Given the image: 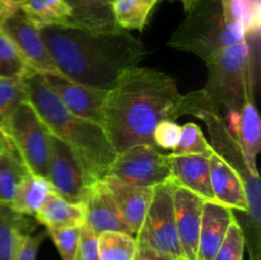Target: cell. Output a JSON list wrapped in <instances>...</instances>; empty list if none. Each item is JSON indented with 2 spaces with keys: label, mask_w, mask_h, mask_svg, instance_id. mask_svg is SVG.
I'll list each match as a JSON object with an SVG mask.
<instances>
[{
  "label": "cell",
  "mask_w": 261,
  "mask_h": 260,
  "mask_svg": "<svg viewBox=\"0 0 261 260\" xmlns=\"http://www.w3.org/2000/svg\"><path fill=\"white\" fill-rule=\"evenodd\" d=\"M70 7L69 27L89 32H119L112 4L106 0H65Z\"/></svg>",
  "instance_id": "d6986e66"
},
{
  "label": "cell",
  "mask_w": 261,
  "mask_h": 260,
  "mask_svg": "<svg viewBox=\"0 0 261 260\" xmlns=\"http://www.w3.org/2000/svg\"><path fill=\"white\" fill-rule=\"evenodd\" d=\"M30 173L22 155L9 139V144L0 154V204L12 205L18 189Z\"/></svg>",
  "instance_id": "7402d4cb"
},
{
  "label": "cell",
  "mask_w": 261,
  "mask_h": 260,
  "mask_svg": "<svg viewBox=\"0 0 261 260\" xmlns=\"http://www.w3.org/2000/svg\"><path fill=\"white\" fill-rule=\"evenodd\" d=\"M35 219L47 229L82 227L86 221V208L83 203H71L53 191Z\"/></svg>",
  "instance_id": "44dd1931"
},
{
  "label": "cell",
  "mask_w": 261,
  "mask_h": 260,
  "mask_svg": "<svg viewBox=\"0 0 261 260\" xmlns=\"http://www.w3.org/2000/svg\"><path fill=\"white\" fill-rule=\"evenodd\" d=\"M175 186V181H167L153 188L149 208L135 239L172 260H185L176 229Z\"/></svg>",
  "instance_id": "ba28073f"
},
{
  "label": "cell",
  "mask_w": 261,
  "mask_h": 260,
  "mask_svg": "<svg viewBox=\"0 0 261 260\" xmlns=\"http://www.w3.org/2000/svg\"><path fill=\"white\" fill-rule=\"evenodd\" d=\"M241 119H242L241 110H226V119H223L224 124H226L228 132L231 133L236 139L239 138V134H240Z\"/></svg>",
  "instance_id": "d590c367"
},
{
  "label": "cell",
  "mask_w": 261,
  "mask_h": 260,
  "mask_svg": "<svg viewBox=\"0 0 261 260\" xmlns=\"http://www.w3.org/2000/svg\"><path fill=\"white\" fill-rule=\"evenodd\" d=\"M47 180L55 194L71 203H83L93 178L87 173L73 148L51 134V157Z\"/></svg>",
  "instance_id": "30bf717a"
},
{
  "label": "cell",
  "mask_w": 261,
  "mask_h": 260,
  "mask_svg": "<svg viewBox=\"0 0 261 260\" xmlns=\"http://www.w3.org/2000/svg\"><path fill=\"white\" fill-rule=\"evenodd\" d=\"M242 2H247V0H242Z\"/></svg>",
  "instance_id": "7bdbcfd3"
},
{
  "label": "cell",
  "mask_w": 261,
  "mask_h": 260,
  "mask_svg": "<svg viewBox=\"0 0 261 260\" xmlns=\"http://www.w3.org/2000/svg\"><path fill=\"white\" fill-rule=\"evenodd\" d=\"M205 63L208 82L204 91L218 109L242 110L250 98H254V79L246 40L219 51Z\"/></svg>",
  "instance_id": "8992f818"
},
{
  "label": "cell",
  "mask_w": 261,
  "mask_h": 260,
  "mask_svg": "<svg viewBox=\"0 0 261 260\" xmlns=\"http://www.w3.org/2000/svg\"><path fill=\"white\" fill-rule=\"evenodd\" d=\"M78 260H101L97 246V236L87 224H83L81 229Z\"/></svg>",
  "instance_id": "836d02e7"
},
{
  "label": "cell",
  "mask_w": 261,
  "mask_h": 260,
  "mask_svg": "<svg viewBox=\"0 0 261 260\" xmlns=\"http://www.w3.org/2000/svg\"><path fill=\"white\" fill-rule=\"evenodd\" d=\"M51 193L53 188L47 178L30 173L18 189L12 206L19 213L35 218Z\"/></svg>",
  "instance_id": "cb8c5ba5"
},
{
  "label": "cell",
  "mask_w": 261,
  "mask_h": 260,
  "mask_svg": "<svg viewBox=\"0 0 261 260\" xmlns=\"http://www.w3.org/2000/svg\"><path fill=\"white\" fill-rule=\"evenodd\" d=\"M242 119L237 142L240 143L246 163L252 170H257L256 157L260 150L261 126L260 116L254 98H250L241 110Z\"/></svg>",
  "instance_id": "d4e9b609"
},
{
  "label": "cell",
  "mask_w": 261,
  "mask_h": 260,
  "mask_svg": "<svg viewBox=\"0 0 261 260\" xmlns=\"http://www.w3.org/2000/svg\"><path fill=\"white\" fill-rule=\"evenodd\" d=\"M22 82L27 102L51 134L73 148L93 180H102L117 154L103 127L71 114L47 86L42 74L30 70Z\"/></svg>",
  "instance_id": "3957f363"
},
{
  "label": "cell",
  "mask_w": 261,
  "mask_h": 260,
  "mask_svg": "<svg viewBox=\"0 0 261 260\" xmlns=\"http://www.w3.org/2000/svg\"><path fill=\"white\" fill-rule=\"evenodd\" d=\"M27 101L22 79L0 78V129L13 110Z\"/></svg>",
  "instance_id": "f546056e"
},
{
  "label": "cell",
  "mask_w": 261,
  "mask_h": 260,
  "mask_svg": "<svg viewBox=\"0 0 261 260\" xmlns=\"http://www.w3.org/2000/svg\"><path fill=\"white\" fill-rule=\"evenodd\" d=\"M82 227L48 228L47 233L53 239L63 260H78Z\"/></svg>",
  "instance_id": "4dcf8cb0"
},
{
  "label": "cell",
  "mask_w": 261,
  "mask_h": 260,
  "mask_svg": "<svg viewBox=\"0 0 261 260\" xmlns=\"http://www.w3.org/2000/svg\"><path fill=\"white\" fill-rule=\"evenodd\" d=\"M30 70L13 41L0 28V78L22 79Z\"/></svg>",
  "instance_id": "83f0119b"
},
{
  "label": "cell",
  "mask_w": 261,
  "mask_h": 260,
  "mask_svg": "<svg viewBox=\"0 0 261 260\" xmlns=\"http://www.w3.org/2000/svg\"><path fill=\"white\" fill-rule=\"evenodd\" d=\"M182 115H191L205 122L213 150L234 168L241 177L246 195L247 214L241 222H237L244 232L245 245L249 249L250 259L261 260V185L259 172L249 167L240 143L228 132L223 117L219 114V109L204 89L184 94Z\"/></svg>",
  "instance_id": "277c9868"
},
{
  "label": "cell",
  "mask_w": 261,
  "mask_h": 260,
  "mask_svg": "<svg viewBox=\"0 0 261 260\" xmlns=\"http://www.w3.org/2000/svg\"><path fill=\"white\" fill-rule=\"evenodd\" d=\"M209 173H211L212 191L216 201L247 214L246 195L244 184L234 168H232L216 152L209 155Z\"/></svg>",
  "instance_id": "2e32d148"
},
{
  "label": "cell",
  "mask_w": 261,
  "mask_h": 260,
  "mask_svg": "<svg viewBox=\"0 0 261 260\" xmlns=\"http://www.w3.org/2000/svg\"><path fill=\"white\" fill-rule=\"evenodd\" d=\"M168 41V46L208 60L219 51L245 40L240 23L227 20L221 2L198 0Z\"/></svg>",
  "instance_id": "5b68a950"
},
{
  "label": "cell",
  "mask_w": 261,
  "mask_h": 260,
  "mask_svg": "<svg viewBox=\"0 0 261 260\" xmlns=\"http://www.w3.org/2000/svg\"><path fill=\"white\" fill-rule=\"evenodd\" d=\"M101 260H134L137 239L125 232H103L97 236Z\"/></svg>",
  "instance_id": "4316f807"
},
{
  "label": "cell",
  "mask_w": 261,
  "mask_h": 260,
  "mask_svg": "<svg viewBox=\"0 0 261 260\" xmlns=\"http://www.w3.org/2000/svg\"><path fill=\"white\" fill-rule=\"evenodd\" d=\"M182 98L176 79L168 74L139 66L125 71L107 91L102 106V127L115 152L138 144L155 147V126L181 116Z\"/></svg>",
  "instance_id": "6da1fadb"
},
{
  "label": "cell",
  "mask_w": 261,
  "mask_h": 260,
  "mask_svg": "<svg viewBox=\"0 0 261 260\" xmlns=\"http://www.w3.org/2000/svg\"><path fill=\"white\" fill-rule=\"evenodd\" d=\"M47 235L46 232H38V233H31L23 241L22 246H20L19 251H18L17 256L14 260H36L37 259L38 247L42 244L43 239Z\"/></svg>",
  "instance_id": "e575fe53"
},
{
  "label": "cell",
  "mask_w": 261,
  "mask_h": 260,
  "mask_svg": "<svg viewBox=\"0 0 261 260\" xmlns=\"http://www.w3.org/2000/svg\"><path fill=\"white\" fill-rule=\"evenodd\" d=\"M109 189L114 195L119 211L129 227L132 235L137 236L144 222L145 214L149 208L153 195V188H139L122 184L111 177H103Z\"/></svg>",
  "instance_id": "ac0fdd59"
},
{
  "label": "cell",
  "mask_w": 261,
  "mask_h": 260,
  "mask_svg": "<svg viewBox=\"0 0 261 260\" xmlns=\"http://www.w3.org/2000/svg\"><path fill=\"white\" fill-rule=\"evenodd\" d=\"M212 2H221V0H212Z\"/></svg>",
  "instance_id": "b9f144b4"
},
{
  "label": "cell",
  "mask_w": 261,
  "mask_h": 260,
  "mask_svg": "<svg viewBox=\"0 0 261 260\" xmlns=\"http://www.w3.org/2000/svg\"><path fill=\"white\" fill-rule=\"evenodd\" d=\"M3 130L14 144L31 173L47 178L51 157V133L27 101L8 116Z\"/></svg>",
  "instance_id": "52a82bcc"
},
{
  "label": "cell",
  "mask_w": 261,
  "mask_h": 260,
  "mask_svg": "<svg viewBox=\"0 0 261 260\" xmlns=\"http://www.w3.org/2000/svg\"><path fill=\"white\" fill-rule=\"evenodd\" d=\"M83 204L86 208L84 224H87L96 236L103 232H125L132 235L111 190L103 180H96L88 186Z\"/></svg>",
  "instance_id": "5bb4252c"
},
{
  "label": "cell",
  "mask_w": 261,
  "mask_h": 260,
  "mask_svg": "<svg viewBox=\"0 0 261 260\" xmlns=\"http://www.w3.org/2000/svg\"><path fill=\"white\" fill-rule=\"evenodd\" d=\"M37 226L33 217L19 213L9 204H0V260H14L25 237Z\"/></svg>",
  "instance_id": "ffe728a7"
},
{
  "label": "cell",
  "mask_w": 261,
  "mask_h": 260,
  "mask_svg": "<svg viewBox=\"0 0 261 260\" xmlns=\"http://www.w3.org/2000/svg\"><path fill=\"white\" fill-rule=\"evenodd\" d=\"M20 10L37 28L47 25L69 27L71 12L65 0H24Z\"/></svg>",
  "instance_id": "603a6c76"
},
{
  "label": "cell",
  "mask_w": 261,
  "mask_h": 260,
  "mask_svg": "<svg viewBox=\"0 0 261 260\" xmlns=\"http://www.w3.org/2000/svg\"><path fill=\"white\" fill-rule=\"evenodd\" d=\"M181 126L175 120H162L155 126L153 133V140L158 149L172 150L180 138Z\"/></svg>",
  "instance_id": "d6a6232c"
},
{
  "label": "cell",
  "mask_w": 261,
  "mask_h": 260,
  "mask_svg": "<svg viewBox=\"0 0 261 260\" xmlns=\"http://www.w3.org/2000/svg\"><path fill=\"white\" fill-rule=\"evenodd\" d=\"M105 177L139 188H154L172 181L170 157L148 144H138L117 153Z\"/></svg>",
  "instance_id": "9c48e42d"
},
{
  "label": "cell",
  "mask_w": 261,
  "mask_h": 260,
  "mask_svg": "<svg viewBox=\"0 0 261 260\" xmlns=\"http://www.w3.org/2000/svg\"><path fill=\"white\" fill-rule=\"evenodd\" d=\"M0 28L13 41L31 70L42 75H61L54 64L40 31L20 9L0 15Z\"/></svg>",
  "instance_id": "8fae6325"
},
{
  "label": "cell",
  "mask_w": 261,
  "mask_h": 260,
  "mask_svg": "<svg viewBox=\"0 0 261 260\" xmlns=\"http://www.w3.org/2000/svg\"><path fill=\"white\" fill-rule=\"evenodd\" d=\"M9 144V138L5 134V132L3 129H0V154H2L3 150L8 147Z\"/></svg>",
  "instance_id": "f35d334b"
},
{
  "label": "cell",
  "mask_w": 261,
  "mask_h": 260,
  "mask_svg": "<svg viewBox=\"0 0 261 260\" xmlns=\"http://www.w3.org/2000/svg\"><path fill=\"white\" fill-rule=\"evenodd\" d=\"M245 247L244 232L234 217L221 247L212 260H244Z\"/></svg>",
  "instance_id": "1f68e13d"
},
{
  "label": "cell",
  "mask_w": 261,
  "mask_h": 260,
  "mask_svg": "<svg viewBox=\"0 0 261 260\" xmlns=\"http://www.w3.org/2000/svg\"><path fill=\"white\" fill-rule=\"evenodd\" d=\"M38 31L61 75L103 91L114 88L120 76L138 66L148 54L144 45L125 30L103 33L47 25Z\"/></svg>",
  "instance_id": "7a4b0ae2"
},
{
  "label": "cell",
  "mask_w": 261,
  "mask_h": 260,
  "mask_svg": "<svg viewBox=\"0 0 261 260\" xmlns=\"http://www.w3.org/2000/svg\"><path fill=\"white\" fill-rule=\"evenodd\" d=\"M160 0H115V20L121 30L143 31Z\"/></svg>",
  "instance_id": "484cf974"
},
{
  "label": "cell",
  "mask_w": 261,
  "mask_h": 260,
  "mask_svg": "<svg viewBox=\"0 0 261 260\" xmlns=\"http://www.w3.org/2000/svg\"><path fill=\"white\" fill-rule=\"evenodd\" d=\"M172 168V181L189 189L204 200L216 201L212 191L209 155L168 154Z\"/></svg>",
  "instance_id": "e0dca14e"
},
{
  "label": "cell",
  "mask_w": 261,
  "mask_h": 260,
  "mask_svg": "<svg viewBox=\"0 0 261 260\" xmlns=\"http://www.w3.org/2000/svg\"><path fill=\"white\" fill-rule=\"evenodd\" d=\"M43 79L71 114L102 126V106L107 91L75 83L63 75H43Z\"/></svg>",
  "instance_id": "4fadbf2b"
},
{
  "label": "cell",
  "mask_w": 261,
  "mask_h": 260,
  "mask_svg": "<svg viewBox=\"0 0 261 260\" xmlns=\"http://www.w3.org/2000/svg\"><path fill=\"white\" fill-rule=\"evenodd\" d=\"M106 2H109V3H110V4H112V3H114V2H115V0H106Z\"/></svg>",
  "instance_id": "60d3db41"
},
{
  "label": "cell",
  "mask_w": 261,
  "mask_h": 260,
  "mask_svg": "<svg viewBox=\"0 0 261 260\" xmlns=\"http://www.w3.org/2000/svg\"><path fill=\"white\" fill-rule=\"evenodd\" d=\"M204 201L201 196L176 184L173 189L175 222L185 260H196Z\"/></svg>",
  "instance_id": "7c38bea8"
},
{
  "label": "cell",
  "mask_w": 261,
  "mask_h": 260,
  "mask_svg": "<svg viewBox=\"0 0 261 260\" xmlns=\"http://www.w3.org/2000/svg\"><path fill=\"white\" fill-rule=\"evenodd\" d=\"M180 2L182 3L184 8H185V12L189 13L194 7H195V4L198 0H180Z\"/></svg>",
  "instance_id": "ab89813d"
},
{
  "label": "cell",
  "mask_w": 261,
  "mask_h": 260,
  "mask_svg": "<svg viewBox=\"0 0 261 260\" xmlns=\"http://www.w3.org/2000/svg\"><path fill=\"white\" fill-rule=\"evenodd\" d=\"M134 260H172V259L160 254V252L154 251V250L150 249L148 245H145L144 242L137 241V254H135Z\"/></svg>",
  "instance_id": "8d00e7d4"
},
{
  "label": "cell",
  "mask_w": 261,
  "mask_h": 260,
  "mask_svg": "<svg viewBox=\"0 0 261 260\" xmlns=\"http://www.w3.org/2000/svg\"><path fill=\"white\" fill-rule=\"evenodd\" d=\"M24 0H0V15L12 10L20 9V5Z\"/></svg>",
  "instance_id": "74e56055"
},
{
  "label": "cell",
  "mask_w": 261,
  "mask_h": 260,
  "mask_svg": "<svg viewBox=\"0 0 261 260\" xmlns=\"http://www.w3.org/2000/svg\"><path fill=\"white\" fill-rule=\"evenodd\" d=\"M213 152V148L204 135L201 127L194 122H186L184 126H181L180 138L171 154L211 155Z\"/></svg>",
  "instance_id": "f1b7e54d"
},
{
  "label": "cell",
  "mask_w": 261,
  "mask_h": 260,
  "mask_svg": "<svg viewBox=\"0 0 261 260\" xmlns=\"http://www.w3.org/2000/svg\"><path fill=\"white\" fill-rule=\"evenodd\" d=\"M234 217L233 209L218 201H204L196 260L213 259Z\"/></svg>",
  "instance_id": "9a60e30c"
}]
</instances>
